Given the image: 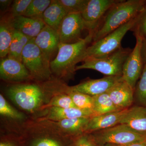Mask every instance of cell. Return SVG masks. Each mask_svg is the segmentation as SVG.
<instances>
[{
  "label": "cell",
  "instance_id": "7",
  "mask_svg": "<svg viewBox=\"0 0 146 146\" xmlns=\"http://www.w3.org/2000/svg\"><path fill=\"white\" fill-rule=\"evenodd\" d=\"M91 133L98 145L122 146L146 141V136L137 133L122 124Z\"/></svg>",
  "mask_w": 146,
  "mask_h": 146
},
{
  "label": "cell",
  "instance_id": "4",
  "mask_svg": "<svg viewBox=\"0 0 146 146\" xmlns=\"http://www.w3.org/2000/svg\"><path fill=\"white\" fill-rule=\"evenodd\" d=\"M50 60L32 39L24 48L22 54V63L27 68L33 81L42 82L52 77Z\"/></svg>",
  "mask_w": 146,
  "mask_h": 146
},
{
  "label": "cell",
  "instance_id": "20",
  "mask_svg": "<svg viewBox=\"0 0 146 146\" xmlns=\"http://www.w3.org/2000/svg\"><path fill=\"white\" fill-rule=\"evenodd\" d=\"M13 18L7 13L1 17L0 21V57L8 55L15 30L12 24Z\"/></svg>",
  "mask_w": 146,
  "mask_h": 146
},
{
  "label": "cell",
  "instance_id": "19",
  "mask_svg": "<svg viewBox=\"0 0 146 146\" xmlns=\"http://www.w3.org/2000/svg\"><path fill=\"white\" fill-rule=\"evenodd\" d=\"M12 24L15 30L31 39L36 37L46 25L43 19L25 16L13 18Z\"/></svg>",
  "mask_w": 146,
  "mask_h": 146
},
{
  "label": "cell",
  "instance_id": "3",
  "mask_svg": "<svg viewBox=\"0 0 146 146\" xmlns=\"http://www.w3.org/2000/svg\"><path fill=\"white\" fill-rule=\"evenodd\" d=\"M146 4L145 0H119L106 13L94 33L92 42L101 39L136 18Z\"/></svg>",
  "mask_w": 146,
  "mask_h": 146
},
{
  "label": "cell",
  "instance_id": "24",
  "mask_svg": "<svg viewBox=\"0 0 146 146\" xmlns=\"http://www.w3.org/2000/svg\"><path fill=\"white\" fill-rule=\"evenodd\" d=\"M66 94L70 96L77 108L94 111V103L93 97L78 91H74L71 89L70 86H69Z\"/></svg>",
  "mask_w": 146,
  "mask_h": 146
},
{
  "label": "cell",
  "instance_id": "33",
  "mask_svg": "<svg viewBox=\"0 0 146 146\" xmlns=\"http://www.w3.org/2000/svg\"><path fill=\"white\" fill-rule=\"evenodd\" d=\"M13 1L11 0H1L0 6H1V13L5 14L8 13L10 10Z\"/></svg>",
  "mask_w": 146,
  "mask_h": 146
},
{
  "label": "cell",
  "instance_id": "15",
  "mask_svg": "<svg viewBox=\"0 0 146 146\" xmlns=\"http://www.w3.org/2000/svg\"><path fill=\"white\" fill-rule=\"evenodd\" d=\"M34 41L36 46L50 60L54 54L58 50L60 44L58 31L46 25L34 38Z\"/></svg>",
  "mask_w": 146,
  "mask_h": 146
},
{
  "label": "cell",
  "instance_id": "25",
  "mask_svg": "<svg viewBox=\"0 0 146 146\" xmlns=\"http://www.w3.org/2000/svg\"><path fill=\"white\" fill-rule=\"evenodd\" d=\"M0 114L2 117L16 121L26 119L25 115L11 106L2 94H0Z\"/></svg>",
  "mask_w": 146,
  "mask_h": 146
},
{
  "label": "cell",
  "instance_id": "10",
  "mask_svg": "<svg viewBox=\"0 0 146 146\" xmlns=\"http://www.w3.org/2000/svg\"><path fill=\"white\" fill-rule=\"evenodd\" d=\"M136 45L123 65L122 76L123 80L134 90L144 66L141 55L143 39L139 36H136Z\"/></svg>",
  "mask_w": 146,
  "mask_h": 146
},
{
  "label": "cell",
  "instance_id": "1",
  "mask_svg": "<svg viewBox=\"0 0 146 146\" xmlns=\"http://www.w3.org/2000/svg\"><path fill=\"white\" fill-rule=\"evenodd\" d=\"M64 81L53 76L47 81L17 83L7 87L9 99L22 110L36 114L53 96L62 91Z\"/></svg>",
  "mask_w": 146,
  "mask_h": 146
},
{
  "label": "cell",
  "instance_id": "37",
  "mask_svg": "<svg viewBox=\"0 0 146 146\" xmlns=\"http://www.w3.org/2000/svg\"><path fill=\"white\" fill-rule=\"evenodd\" d=\"M96 146H115V145H97Z\"/></svg>",
  "mask_w": 146,
  "mask_h": 146
},
{
  "label": "cell",
  "instance_id": "30",
  "mask_svg": "<svg viewBox=\"0 0 146 146\" xmlns=\"http://www.w3.org/2000/svg\"><path fill=\"white\" fill-rule=\"evenodd\" d=\"M89 0H58L68 13H80L83 11Z\"/></svg>",
  "mask_w": 146,
  "mask_h": 146
},
{
  "label": "cell",
  "instance_id": "27",
  "mask_svg": "<svg viewBox=\"0 0 146 146\" xmlns=\"http://www.w3.org/2000/svg\"><path fill=\"white\" fill-rule=\"evenodd\" d=\"M52 107L77 108L74 104L70 96L65 93H59L53 96L48 103L44 106L40 110Z\"/></svg>",
  "mask_w": 146,
  "mask_h": 146
},
{
  "label": "cell",
  "instance_id": "13",
  "mask_svg": "<svg viewBox=\"0 0 146 146\" xmlns=\"http://www.w3.org/2000/svg\"><path fill=\"white\" fill-rule=\"evenodd\" d=\"M0 78L4 81L15 83L33 80L28 70L22 62L8 56L1 58Z\"/></svg>",
  "mask_w": 146,
  "mask_h": 146
},
{
  "label": "cell",
  "instance_id": "38",
  "mask_svg": "<svg viewBox=\"0 0 146 146\" xmlns=\"http://www.w3.org/2000/svg\"></svg>",
  "mask_w": 146,
  "mask_h": 146
},
{
  "label": "cell",
  "instance_id": "6",
  "mask_svg": "<svg viewBox=\"0 0 146 146\" xmlns=\"http://www.w3.org/2000/svg\"><path fill=\"white\" fill-rule=\"evenodd\" d=\"M136 17L101 39L92 42L86 49L83 60L86 58L106 57L119 49L123 38L133 27Z\"/></svg>",
  "mask_w": 146,
  "mask_h": 146
},
{
  "label": "cell",
  "instance_id": "36",
  "mask_svg": "<svg viewBox=\"0 0 146 146\" xmlns=\"http://www.w3.org/2000/svg\"><path fill=\"white\" fill-rule=\"evenodd\" d=\"M145 142H141V143H134L129 144V145H125L115 146H146V143Z\"/></svg>",
  "mask_w": 146,
  "mask_h": 146
},
{
  "label": "cell",
  "instance_id": "29",
  "mask_svg": "<svg viewBox=\"0 0 146 146\" xmlns=\"http://www.w3.org/2000/svg\"><path fill=\"white\" fill-rule=\"evenodd\" d=\"M130 31L133 32L135 37L146 39V4L136 17L135 23Z\"/></svg>",
  "mask_w": 146,
  "mask_h": 146
},
{
  "label": "cell",
  "instance_id": "14",
  "mask_svg": "<svg viewBox=\"0 0 146 146\" xmlns=\"http://www.w3.org/2000/svg\"><path fill=\"white\" fill-rule=\"evenodd\" d=\"M122 80V76H107L103 78L85 80L70 87L74 91L94 97L107 93Z\"/></svg>",
  "mask_w": 146,
  "mask_h": 146
},
{
  "label": "cell",
  "instance_id": "28",
  "mask_svg": "<svg viewBox=\"0 0 146 146\" xmlns=\"http://www.w3.org/2000/svg\"><path fill=\"white\" fill-rule=\"evenodd\" d=\"M134 98L138 106L146 107V63L134 89Z\"/></svg>",
  "mask_w": 146,
  "mask_h": 146
},
{
  "label": "cell",
  "instance_id": "8",
  "mask_svg": "<svg viewBox=\"0 0 146 146\" xmlns=\"http://www.w3.org/2000/svg\"><path fill=\"white\" fill-rule=\"evenodd\" d=\"M90 118L66 119L60 121H37L32 119L29 120L36 125L61 136L74 137L85 132Z\"/></svg>",
  "mask_w": 146,
  "mask_h": 146
},
{
  "label": "cell",
  "instance_id": "2",
  "mask_svg": "<svg viewBox=\"0 0 146 146\" xmlns=\"http://www.w3.org/2000/svg\"><path fill=\"white\" fill-rule=\"evenodd\" d=\"M94 33L88 35L80 41L73 44L60 43L54 59L51 60L52 75L66 82L73 79L77 64L82 62L87 47L92 42Z\"/></svg>",
  "mask_w": 146,
  "mask_h": 146
},
{
  "label": "cell",
  "instance_id": "16",
  "mask_svg": "<svg viewBox=\"0 0 146 146\" xmlns=\"http://www.w3.org/2000/svg\"><path fill=\"white\" fill-rule=\"evenodd\" d=\"M107 93L116 107L121 110L128 109L133 103L134 90L123 79Z\"/></svg>",
  "mask_w": 146,
  "mask_h": 146
},
{
  "label": "cell",
  "instance_id": "12",
  "mask_svg": "<svg viewBox=\"0 0 146 146\" xmlns=\"http://www.w3.org/2000/svg\"><path fill=\"white\" fill-rule=\"evenodd\" d=\"M96 116L95 112L92 110H84L76 108L52 107L40 110L31 119L37 121H60L66 119L91 118Z\"/></svg>",
  "mask_w": 146,
  "mask_h": 146
},
{
  "label": "cell",
  "instance_id": "32",
  "mask_svg": "<svg viewBox=\"0 0 146 146\" xmlns=\"http://www.w3.org/2000/svg\"><path fill=\"white\" fill-rule=\"evenodd\" d=\"M92 133L84 132L74 138L73 146H96Z\"/></svg>",
  "mask_w": 146,
  "mask_h": 146
},
{
  "label": "cell",
  "instance_id": "26",
  "mask_svg": "<svg viewBox=\"0 0 146 146\" xmlns=\"http://www.w3.org/2000/svg\"><path fill=\"white\" fill-rule=\"evenodd\" d=\"M52 0H32L23 16L43 19L44 12Z\"/></svg>",
  "mask_w": 146,
  "mask_h": 146
},
{
  "label": "cell",
  "instance_id": "35",
  "mask_svg": "<svg viewBox=\"0 0 146 146\" xmlns=\"http://www.w3.org/2000/svg\"><path fill=\"white\" fill-rule=\"evenodd\" d=\"M0 146H16V144L12 141H2L0 143Z\"/></svg>",
  "mask_w": 146,
  "mask_h": 146
},
{
  "label": "cell",
  "instance_id": "21",
  "mask_svg": "<svg viewBox=\"0 0 146 146\" xmlns=\"http://www.w3.org/2000/svg\"><path fill=\"white\" fill-rule=\"evenodd\" d=\"M68 14L58 0H52L44 12L43 20L45 25L58 31L62 21Z\"/></svg>",
  "mask_w": 146,
  "mask_h": 146
},
{
  "label": "cell",
  "instance_id": "5",
  "mask_svg": "<svg viewBox=\"0 0 146 146\" xmlns=\"http://www.w3.org/2000/svg\"><path fill=\"white\" fill-rule=\"evenodd\" d=\"M132 50L122 47L112 54L102 58H86L76 70L91 69L107 76H122L123 65Z\"/></svg>",
  "mask_w": 146,
  "mask_h": 146
},
{
  "label": "cell",
  "instance_id": "23",
  "mask_svg": "<svg viewBox=\"0 0 146 146\" xmlns=\"http://www.w3.org/2000/svg\"><path fill=\"white\" fill-rule=\"evenodd\" d=\"M96 116L121 110L114 104L107 93L93 97Z\"/></svg>",
  "mask_w": 146,
  "mask_h": 146
},
{
  "label": "cell",
  "instance_id": "17",
  "mask_svg": "<svg viewBox=\"0 0 146 146\" xmlns=\"http://www.w3.org/2000/svg\"><path fill=\"white\" fill-rule=\"evenodd\" d=\"M128 109L92 117L90 118L85 132L93 133L119 124L121 120L124 117Z\"/></svg>",
  "mask_w": 146,
  "mask_h": 146
},
{
  "label": "cell",
  "instance_id": "11",
  "mask_svg": "<svg viewBox=\"0 0 146 146\" xmlns=\"http://www.w3.org/2000/svg\"><path fill=\"white\" fill-rule=\"evenodd\" d=\"M86 30L80 13H68L64 18L58 32L60 43L73 44L83 39L82 33Z\"/></svg>",
  "mask_w": 146,
  "mask_h": 146
},
{
  "label": "cell",
  "instance_id": "18",
  "mask_svg": "<svg viewBox=\"0 0 146 146\" xmlns=\"http://www.w3.org/2000/svg\"><path fill=\"white\" fill-rule=\"evenodd\" d=\"M120 124L146 136V107L137 105L129 108Z\"/></svg>",
  "mask_w": 146,
  "mask_h": 146
},
{
  "label": "cell",
  "instance_id": "31",
  "mask_svg": "<svg viewBox=\"0 0 146 146\" xmlns=\"http://www.w3.org/2000/svg\"><path fill=\"white\" fill-rule=\"evenodd\" d=\"M32 0L13 1L8 12L12 18L23 16Z\"/></svg>",
  "mask_w": 146,
  "mask_h": 146
},
{
  "label": "cell",
  "instance_id": "9",
  "mask_svg": "<svg viewBox=\"0 0 146 146\" xmlns=\"http://www.w3.org/2000/svg\"><path fill=\"white\" fill-rule=\"evenodd\" d=\"M119 0H89L81 15L86 30L94 33L110 9Z\"/></svg>",
  "mask_w": 146,
  "mask_h": 146
},
{
  "label": "cell",
  "instance_id": "22",
  "mask_svg": "<svg viewBox=\"0 0 146 146\" xmlns=\"http://www.w3.org/2000/svg\"><path fill=\"white\" fill-rule=\"evenodd\" d=\"M31 39L16 31L7 56L22 62V54L24 48Z\"/></svg>",
  "mask_w": 146,
  "mask_h": 146
},
{
  "label": "cell",
  "instance_id": "34",
  "mask_svg": "<svg viewBox=\"0 0 146 146\" xmlns=\"http://www.w3.org/2000/svg\"><path fill=\"white\" fill-rule=\"evenodd\" d=\"M141 55L144 65L146 63V39H143L141 47Z\"/></svg>",
  "mask_w": 146,
  "mask_h": 146
}]
</instances>
